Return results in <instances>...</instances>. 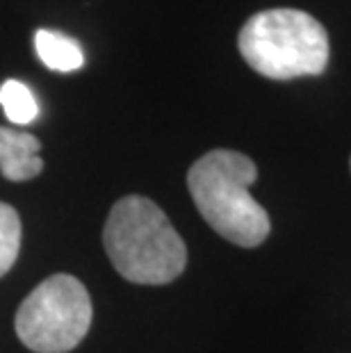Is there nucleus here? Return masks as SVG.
Returning <instances> with one entry per match:
<instances>
[{"instance_id": "nucleus-1", "label": "nucleus", "mask_w": 351, "mask_h": 353, "mask_svg": "<svg viewBox=\"0 0 351 353\" xmlns=\"http://www.w3.org/2000/svg\"><path fill=\"white\" fill-rule=\"evenodd\" d=\"M103 246L110 262L126 281L167 285L188 265L183 237L151 199L126 196L110 210Z\"/></svg>"}, {"instance_id": "nucleus-2", "label": "nucleus", "mask_w": 351, "mask_h": 353, "mask_svg": "<svg viewBox=\"0 0 351 353\" xmlns=\"http://www.w3.org/2000/svg\"><path fill=\"white\" fill-rule=\"evenodd\" d=\"M256 178L253 160L226 148L199 157L188 174L190 194L201 216L223 239L244 249L260 246L272 228L265 208L249 192Z\"/></svg>"}, {"instance_id": "nucleus-3", "label": "nucleus", "mask_w": 351, "mask_h": 353, "mask_svg": "<svg viewBox=\"0 0 351 353\" xmlns=\"http://www.w3.org/2000/svg\"><path fill=\"white\" fill-rule=\"evenodd\" d=\"M244 62L270 80L319 76L328 64V34L308 12L279 7L258 12L237 37Z\"/></svg>"}, {"instance_id": "nucleus-4", "label": "nucleus", "mask_w": 351, "mask_h": 353, "mask_svg": "<svg viewBox=\"0 0 351 353\" xmlns=\"http://www.w3.org/2000/svg\"><path fill=\"white\" fill-rule=\"evenodd\" d=\"M92 326V299L78 278L55 274L26 296L14 317L19 340L34 353L76 349Z\"/></svg>"}, {"instance_id": "nucleus-5", "label": "nucleus", "mask_w": 351, "mask_h": 353, "mask_svg": "<svg viewBox=\"0 0 351 353\" xmlns=\"http://www.w3.org/2000/svg\"><path fill=\"white\" fill-rule=\"evenodd\" d=\"M41 144L34 134L0 125V171L12 183H23L41 174Z\"/></svg>"}, {"instance_id": "nucleus-6", "label": "nucleus", "mask_w": 351, "mask_h": 353, "mask_svg": "<svg viewBox=\"0 0 351 353\" xmlns=\"http://www.w3.org/2000/svg\"><path fill=\"white\" fill-rule=\"evenodd\" d=\"M34 48L41 62L59 73L78 71L85 64V52L80 43L55 30H39L34 34Z\"/></svg>"}, {"instance_id": "nucleus-7", "label": "nucleus", "mask_w": 351, "mask_h": 353, "mask_svg": "<svg viewBox=\"0 0 351 353\" xmlns=\"http://www.w3.org/2000/svg\"><path fill=\"white\" fill-rule=\"evenodd\" d=\"M0 105L5 117L17 125H28L39 117V105L30 87L19 80H5L0 87Z\"/></svg>"}, {"instance_id": "nucleus-8", "label": "nucleus", "mask_w": 351, "mask_h": 353, "mask_svg": "<svg viewBox=\"0 0 351 353\" xmlns=\"http://www.w3.org/2000/svg\"><path fill=\"white\" fill-rule=\"evenodd\" d=\"M21 251V219L12 205L0 201V278H3Z\"/></svg>"}]
</instances>
